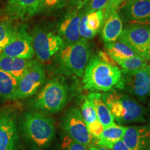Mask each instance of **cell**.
<instances>
[{
  "label": "cell",
  "instance_id": "cell-16",
  "mask_svg": "<svg viewBox=\"0 0 150 150\" xmlns=\"http://www.w3.org/2000/svg\"><path fill=\"white\" fill-rule=\"evenodd\" d=\"M83 12L76 11L71 13L62 20L59 26V35L66 44L76 42L80 39L79 22Z\"/></svg>",
  "mask_w": 150,
  "mask_h": 150
},
{
  "label": "cell",
  "instance_id": "cell-15",
  "mask_svg": "<svg viewBox=\"0 0 150 150\" xmlns=\"http://www.w3.org/2000/svg\"><path fill=\"white\" fill-rule=\"evenodd\" d=\"M40 0H9L5 11L13 20H24L36 14Z\"/></svg>",
  "mask_w": 150,
  "mask_h": 150
},
{
  "label": "cell",
  "instance_id": "cell-23",
  "mask_svg": "<svg viewBox=\"0 0 150 150\" xmlns=\"http://www.w3.org/2000/svg\"><path fill=\"white\" fill-rule=\"evenodd\" d=\"M105 50L115 62L137 55L132 49L120 40L105 44Z\"/></svg>",
  "mask_w": 150,
  "mask_h": 150
},
{
  "label": "cell",
  "instance_id": "cell-35",
  "mask_svg": "<svg viewBox=\"0 0 150 150\" xmlns=\"http://www.w3.org/2000/svg\"><path fill=\"white\" fill-rule=\"evenodd\" d=\"M146 115L147 116L148 120H149V123H150V101L148 104V106H147V109L146 110Z\"/></svg>",
  "mask_w": 150,
  "mask_h": 150
},
{
  "label": "cell",
  "instance_id": "cell-30",
  "mask_svg": "<svg viewBox=\"0 0 150 150\" xmlns=\"http://www.w3.org/2000/svg\"><path fill=\"white\" fill-rule=\"evenodd\" d=\"M126 0H108L107 5L104 9V21L113 13L117 12L120 6L125 2Z\"/></svg>",
  "mask_w": 150,
  "mask_h": 150
},
{
  "label": "cell",
  "instance_id": "cell-21",
  "mask_svg": "<svg viewBox=\"0 0 150 150\" xmlns=\"http://www.w3.org/2000/svg\"><path fill=\"white\" fill-rule=\"evenodd\" d=\"M93 102L96 111L97 119L104 125V128L114 124V119L99 93H92L87 97Z\"/></svg>",
  "mask_w": 150,
  "mask_h": 150
},
{
  "label": "cell",
  "instance_id": "cell-5",
  "mask_svg": "<svg viewBox=\"0 0 150 150\" xmlns=\"http://www.w3.org/2000/svg\"><path fill=\"white\" fill-rule=\"evenodd\" d=\"M68 99V89L61 80L54 79L47 83L31 101L33 109L46 114L57 113L64 108Z\"/></svg>",
  "mask_w": 150,
  "mask_h": 150
},
{
  "label": "cell",
  "instance_id": "cell-25",
  "mask_svg": "<svg viewBox=\"0 0 150 150\" xmlns=\"http://www.w3.org/2000/svg\"><path fill=\"white\" fill-rule=\"evenodd\" d=\"M16 27L13 25L12 22L8 20H0V52L12 38Z\"/></svg>",
  "mask_w": 150,
  "mask_h": 150
},
{
  "label": "cell",
  "instance_id": "cell-28",
  "mask_svg": "<svg viewBox=\"0 0 150 150\" xmlns=\"http://www.w3.org/2000/svg\"><path fill=\"white\" fill-rule=\"evenodd\" d=\"M108 0H91L83 6V13H90L104 10L107 5Z\"/></svg>",
  "mask_w": 150,
  "mask_h": 150
},
{
  "label": "cell",
  "instance_id": "cell-34",
  "mask_svg": "<svg viewBox=\"0 0 150 150\" xmlns=\"http://www.w3.org/2000/svg\"><path fill=\"white\" fill-rule=\"evenodd\" d=\"M88 149L89 150H111L108 149L106 147H100V146L94 145V144H91L88 146Z\"/></svg>",
  "mask_w": 150,
  "mask_h": 150
},
{
  "label": "cell",
  "instance_id": "cell-1",
  "mask_svg": "<svg viewBox=\"0 0 150 150\" xmlns=\"http://www.w3.org/2000/svg\"><path fill=\"white\" fill-rule=\"evenodd\" d=\"M20 134L33 150H45L55 136V122L47 114L31 110L24 112L18 120Z\"/></svg>",
  "mask_w": 150,
  "mask_h": 150
},
{
  "label": "cell",
  "instance_id": "cell-27",
  "mask_svg": "<svg viewBox=\"0 0 150 150\" xmlns=\"http://www.w3.org/2000/svg\"><path fill=\"white\" fill-rule=\"evenodd\" d=\"M81 112L82 117H83L86 125H90L98 120L93 102L88 97H86L81 105Z\"/></svg>",
  "mask_w": 150,
  "mask_h": 150
},
{
  "label": "cell",
  "instance_id": "cell-26",
  "mask_svg": "<svg viewBox=\"0 0 150 150\" xmlns=\"http://www.w3.org/2000/svg\"><path fill=\"white\" fill-rule=\"evenodd\" d=\"M66 0H40L38 6V13H47L63 8Z\"/></svg>",
  "mask_w": 150,
  "mask_h": 150
},
{
  "label": "cell",
  "instance_id": "cell-17",
  "mask_svg": "<svg viewBox=\"0 0 150 150\" xmlns=\"http://www.w3.org/2000/svg\"><path fill=\"white\" fill-rule=\"evenodd\" d=\"M104 22V10L95 11L90 13H83L79 26L81 37L86 40L93 38L100 31Z\"/></svg>",
  "mask_w": 150,
  "mask_h": 150
},
{
  "label": "cell",
  "instance_id": "cell-29",
  "mask_svg": "<svg viewBox=\"0 0 150 150\" xmlns=\"http://www.w3.org/2000/svg\"><path fill=\"white\" fill-rule=\"evenodd\" d=\"M62 150H89L88 147L76 142L65 135L61 144Z\"/></svg>",
  "mask_w": 150,
  "mask_h": 150
},
{
  "label": "cell",
  "instance_id": "cell-7",
  "mask_svg": "<svg viewBox=\"0 0 150 150\" xmlns=\"http://www.w3.org/2000/svg\"><path fill=\"white\" fill-rule=\"evenodd\" d=\"M118 40L127 45L138 56L150 60V24H130L123 29Z\"/></svg>",
  "mask_w": 150,
  "mask_h": 150
},
{
  "label": "cell",
  "instance_id": "cell-12",
  "mask_svg": "<svg viewBox=\"0 0 150 150\" xmlns=\"http://www.w3.org/2000/svg\"><path fill=\"white\" fill-rule=\"evenodd\" d=\"M0 53L12 57L32 59L34 55L32 36L23 26L16 27L10 42Z\"/></svg>",
  "mask_w": 150,
  "mask_h": 150
},
{
  "label": "cell",
  "instance_id": "cell-2",
  "mask_svg": "<svg viewBox=\"0 0 150 150\" xmlns=\"http://www.w3.org/2000/svg\"><path fill=\"white\" fill-rule=\"evenodd\" d=\"M122 77L119 67L112 65L94 56L86 65L82 79L84 89L93 92H108L115 87Z\"/></svg>",
  "mask_w": 150,
  "mask_h": 150
},
{
  "label": "cell",
  "instance_id": "cell-8",
  "mask_svg": "<svg viewBox=\"0 0 150 150\" xmlns=\"http://www.w3.org/2000/svg\"><path fill=\"white\" fill-rule=\"evenodd\" d=\"M45 70L40 62L35 61L18 81L13 101L23 100L35 95L45 82Z\"/></svg>",
  "mask_w": 150,
  "mask_h": 150
},
{
  "label": "cell",
  "instance_id": "cell-4",
  "mask_svg": "<svg viewBox=\"0 0 150 150\" xmlns=\"http://www.w3.org/2000/svg\"><path fill=\"white\" fill-rule=\"evenodd\" d=\"M58 53L59 68L63 74L83 77L91 57V50L86 39L82 38L75 42L64 44Z\"/></svg>",
  "mask_w": 150,
  "mask_h": 150
},
{
  "label": "cell",
  "instance_id": "cell-11",
  "mask_svg": "<svg viewBox=\"0 0 150 150\" xmlns=\"http://www.w3.org/2000/svg\"><path fill=\"white\" fill-rule=\"evenodd\" d=\"M62 128L66 136L76 142L87 147L93 143L95 138L90 134L81 112L77 108H71L66 112L62 121Z\"/></svg>",
  "mask_w": 150,
  "mask_h": 150
},
{
  "label": "cell",
  "instance_id": "cell-31",
  "mask_svg": "<svg viewBox=\"0 0 150 150\" xmlns=\"http://www.w3.org/2000/svg\"><path fill=\"white\" fill-rule=\"evenodd\" d=\"M87 128L88 132L92 136H93L95 138H98L101 136V134H102L103 131L104 129V127L99 121V120H97L94 122L88 125Z\"/></svg>",
  "mask_w": 150,
  "mask_h": 150
},
{
  "label": "cell",
  "instance_id": "cell-33",
  "mask_svg": "<svg viewBox=\"0 0 150 150\" xmlns=\"http://www.w3.org/2000/svg\"><path fill=\"white\" fill-rule=\"evenodd\" d=\"M111 150H129V149L122 141V140H120L114 144Z\"/></svg>",
  "mask_w": 150,
  "mask_h": 150
},
{
  "label": "cell",
  "instance_id": "cell-20",
  "mask_svg": "<svg viewBox=\"0 0 150 150\" xmlns=\"http://www.w3.org/2000/svg\"><path fill=\"white\" fill-rule=\"evenodd\" d=\"M127 127L114 123L107 127H105L102 134L98 138L94 139V145L106 147L111 149L116 142L122 139Z\"/></svg>",
  "mask_w": 150,
  "mask_h": 150
},
{
  "label": "cell",
  "instance_id": "cell-6",
  "mask_svg": "<svg viewBox=\"0 0 150 150\" xmlns=\"http://www.w3.org/2000/svg\"><path fill=\"white\" fill-rule=\"evenodd\" d=\"M122 77L116 88L123 90L144 101L150 97V65L134 71L121 70Z\"/></svg>",
  "mask_w": 150,
  "mask_h": 150
},
{
  "label": "cell",
  "instance_id": "cell-22",
  "mask_svg": "<svg viewBox=\"0 0 150 150\" xmlns=\"http://www.w3.org/2000/svg\"><path fill=\"white\" fill-rule=\"evenodd\" d=\"M18 79L0 70V99L13 100L18 85Z\"/></svg>",
  "mask_w": 150,
  "mask_h": 150
},
{
  "label": "cell",
  "instance_id": "cell-13",
  "mask_svg": "<svg viewBox=\"0 0 150 150\" xmlns=\"http://www.w3.org/2000/svg\"><path fill=\"white\" fill-rule=\"evenodd\" d=\"M119 14L129 24H150V0H127Z\"/></svg>",
  "mask_w": 150,
  "mask_h": 150
},
{
  "label": "cell",
  "instance_id": "cell-3",
  "mask_svg": "<svg viewBox=\"0 0 150 150\" xmlns=\"http://www.w3.org/2000/svg\"><path fill=\"white\" fill-rule=\"evenodd\" d=\"M102 97L114 120L119 124L144 123L147 120L145 108L129 95L112 89L102 94Z\"/></svg>",
  "mask_w": 150,
  "mask_h": 150
},
{
  "label": "cell",
  "instance_id": "cell-18",
  "mask_svg": "<svg viewBox=\"0 0 150 150\" xmlns=\"http://www.w3.org/2000/svg\"><path fill=\"white\" fill-rule=\"evenodd\" d=\"M34 61L35 60L12 57L0 53V70L8 73L19 80Z\"/></svg>",
  "mask_w": 150,
  "mask_h": 150
},
{
  "label": "cell",
  "instance_id": "cell-9",
  "mask_svg": "<svg viewBox=\"0 0 150 150\" xmlns=\"http://www.w3.org/2000/svg\"><path fill=\"white\" fill-rule=\"evenodd\" d=\"M0 150H20L18 120L10 108L0 111Z\"/></svg>",
  "mask_w": 150,
  "mask_h": 150
},
{
  "label": "cell",
  "instance_id": "cell-10",
  "mask_svg": "<svg viewBox=\"0 0 150 150\" xmlns=\"http://www.w3.org/2000/svg\"><path fill=\"white\" fill-rule=\"evenodd\" d=\"M64 41L59 34L46 30L38 29L32 36V45L38 59L40 62L50 61L60 51Z\"/></svg>",
  "mask_w": 150,
  "mask_h": 150
},
{
  "label": "cell",
  "instance_id": "cell-24",
  "mask_svg": "<svg viewBox=\"0 0 150 150\" xmlns=\"http://www.w3.org/2000/svg\"><path fill=\"white\" fill-rule=\"evenodd\" d=\"M115 63L117 65H120L123 70L127 71L137 70L149 65L148 60L138 55L127 58V59L117 60L115 61Z\"/></svg>",
  "mask_w": 150,
  "mask_h": 150
},
{
  "label": "cell",
  "instance_id": "cell-32",
  "mask_svg": "<svg viewBox=\"0 0 150 150\" xmlns=\"http://www.w3.org/2000/svg\"><path fill=\"white\" fill-rule=\"evenodd\" d=\"M91 0H73V6L77 11H80L83 8V6Z\"/></svg>",
  "mask_w": 150,
  "mask_h": 150
},
{
  "label": "cell",
  "instance_id": "cell-14",
  "mask_svg": "<svg viewBox=\"0 0 150 150\" xmlns=\"http://www.w3.org/2000/svg\"><path fill=\"white\" fill-rule=\"evenodd\" d=\"M122 140L129 150H150V126L127 127Z\"/></svg>",
  "mask_w": 150,
  "mask_h": 150
},
{
  "label": "cell",
  "instance_id": "cell-19",
  "mask_svg": "<svg viewBox=\"0 0 150 150\" xmlns=\"http://www.w3.org/2000/svg\"><path fill=\"white\" fill-rule=\"evenodd\" d=\"M123 20L117 12L110 15L102 26V37L105 42L110 43L117 40L123 31Z\"/></svg>",
  "mask_w": 150,
  "mask_h": 150
}]
</instances>
